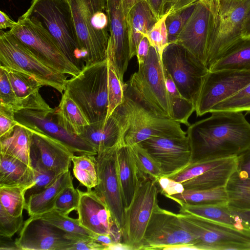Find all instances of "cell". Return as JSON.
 Returning a JSON list of instances; mask_svg holds the SVG:
<instances>
[{
  "label": "cell",
  "mask_w": 250,
  "mask_h": 250,
  "mask_svg": "<svg viewBox=\"0 0 250 250\" xmlns=\"http://www.w3.org/2000/svg\"><path fill=\"white\" fill-rule=\"evenodd\" d=\"M88 237L69 233L34 216L24 222L15 242L19 250H68L73 243Z\"/></svg>",
  "instance_id": "4fadbf2b"
},
{
  "label": "cell",
  "mask_w": 250,
  "mask_h": 250,
  "mask_svg": "<svg viewBox=\"0 0 250 250\" xmlns=\"http://www.w3.org/2000/svg\"><path fill=\"white\" fill-rule=\"evenodd\" d=\"M250 83V69L209 71L205 76L198 95L197 116L209 113L217 104L233 96Z\"/></svg>",
  "instance_id": "5bb4252c"
},
{
  "label": "cell",
  "mask_w": 250,
  "mask_h": 250,
  "mask_svg": "<svg viewBox=\"0 0 250 250\" xmlns=\"http://www.w3.org/2000/svg\"><path fill=\"white\" fill-rule=\"evenodd\" d=\"M198 0H164V14L168 12H173L191 4Z\"/></svg>",
  "instance_id": "f5cc1de1"
},
{
  "label": "cell",
  "mask_w": 250,
  "mask_h": 250,
  "mask_svg": "<svg viewBox=\"0 0 250 250\" xmlns=\"http://www.w3.org/2000/svg\"><path fill=\"white\" fill-rule=\"evenodd\" d=\"M156 181L139 171L137 187L129 206L125 208L122 242L132 250H141L145 233L152 212L158 205Z\"/></svg>",
  "instance_id": "8fae6325"
},
{
  "label": "cell",
  "mask_w": 250,
  "mask_h": 250,
  "mask_svg": "<svg viewBox=\"0 0 250 250\" xmlns=\"http://www.w3.org/2000/svg\"><path fill=\"white\" fill-rule=\"evenodd\" d=\"M108 60V108L106 119L115 109L122 104L124 98V83L119 79L110 60Z\"/></svg>",
  "instance_id": "b9f144b4"
},
{
  "label": "cell",
  "mask_w": 250,
  "mask_h": 250,
  "mask_svg": "<svg viewBox=\"0 0 250 250\" xmlns=\"http://www.w3.org/2000/svg\"><path fill=\"white\" fill-rule=\"evenodd\" d=\"M194 237L183 227L178 214L154 208L147 226L141 250H161L177 244L194 246Z\"/></svg>",
  "instance_id": "9a60e30c"
},
{
  "label": "cell",
  "mask_w": 250,
  "mask_h": 250,
  "mask_svg": "<svg viewBox=\"0 0 250 250\" xmlns=\"http://www.w3.org/2000/svg\"><path fill=\"white\" fill-rule=\"evenodd\" d=\"M216 111L250 112V83L233 96L217 104L209 113Z\"/></svg>",
  "instance_id": "60d3db41"
},
{
  "label": "cell",
  "mask_w": 250,
  "mask_h": 250,
  "mask_svg": "<svg viewBox=\"0 0 250 250\" xmlns=\"http://www.w3.org/2000/svg\"><path fill=\"white\" fill-rule=\"evenodd\" d=\"M225 189L229 208L250 210V178L241 176L236 170L229 179Z\"/></svg>",
  "instance_id": "d6a6232c"
},
{
  "label": "cell",
  "mask_w": 250,
  "mask_h": 250,
  "mask_svg": "<svg viewBox=\"0 0 250 250\" xmlns=\"http://www.w3.org/2000/svg\"><path fill=\"white\" fill-rule=\"evenodd\" d=\"M250 0H210V18L205 65L209 68L243 39Z\"/></svg>",
  "instance_id": "277c9868"
},
{
  "label": "cell",
  "mask_w": 250,
  "mask_h": 250,
  "mask_svg": "<svg viewBox=\"0 0 250 250\" xmlns=\"http://www.w3.org/2000/svg\"><path fill=\"white\" fill-rule=\"evenodd\" d=\"M178 214L198 250H250V232L194 215Z\"/></svg>",
  "instance_id": "7c38bea8"
},
{
  "label": "cell",
  "mask_w": 250,
  "mask_h": 250,
  "mask_svg": "<svg viewBox=\"0 0 250 250\" xmlns=\"http://www.w3.org/2000/svg\"><path fill=\"white\" fill-rule=\"evenodd\" d=\"M54 115L57 122L62 127L79 136L85 127L90 124L82 110L65 91L62 94Z\"/></svg>",
  "instance_id": "f1b7e54d"
},
{
  "label": "cell",
  "mask_w": 250,
  "mask_h": 250,
  "mask_svg": "<svg viewBox=\"0 0 250 250\" xmlns=\"http://www.w3.org/2000/svg\"><path fill=\"white\" fill-rule=\"evenodd\" d=\"M127 83L146 109L156 116L173 119L161 57L154 47L150 45L145 62Z\"/></svg>",
  "instance_id": "52a82bcc"
},
{
  "label": "cell",
  "mask_w": 250,
  "mask_h": 250,
  "mask_svg": "<svg viewBox=\"0 0 250 250\" xmlns=\"http://www.w3.org/2000/svg\"><path fill=\"white\" fill-rule=\"evenodd\" d=\"M139 171L156 181L163 176L158 163L139 144L130 146Z\"/></svg>",
  "instance_id": "f35d334b"
},
{
  "label": "cell",
  "mask_w": 250,
  "mask_h": 250,
  "mask_svg": "<svg viewBox=\"0 0 250 250\" xmlns=\"http://www.w3.org/2000/svg\"><path fill=\"white\" fill-rule=\"evenodd\" d=\"M78 208L80 224L95 234H109L114 242L122 241L121 229L115 223L111 212L104 200L92 189L79 190Z\"/></svg>",
  "instance_id": "d6986e66"
},
{
  "label": "cell",
  "mask_w": 250,
  "mask_h": 250,
  "mask_svg": "<svg viewBox=\"0 0 250 250\" xmlns=\"http://www.w3.org/2000/svg\"><path fill=\"white\" fill-rule=\"evenodd\" d=\"M85 66L107 57L110 40L106 0H67Z\"/></svg>",
  "instance_id": "7a4b0ae2"
},
{
  "label": "cell",
  "mask_w": 250,
  "mask_h": 250,
  "mask_svg": "<svg viewBox=\"0 0 250 250\" xmlns=\"http://www.w3.org/2000/svg\"><path fill=\"white\" fill-rule=\"evenodd\" d=\"M129 58L136 56L138 45L158 19L146 1L135 5L126 15Z\"/></svg>",
  "instance_id": "cb8c5ba5"
},
{
  "label": "cell",
  "mask_w": 250,
  "mask_h": 250,
  "mask_svg": "<svg viewBox=\"0 0 250 250\" xmlns=\"http://www.w3.org/2000/svg\"><path fill=\"white\" fill-rule=\"evenodd\" d=\"M117 147L98 152L96 155L99 183L94 191L105 203L115 223L122 231L125 207L117 174Z\"/></svg>",
  "instance_id": "2e32d148"
},
{
  "label": "cell",
  "mask_w": 250,
  "mask_h": 250,
  "mask_svg": "<svg viewBox=\"0 0 250 250\" xmlns=\"http://www.w3.org/2000/svg\"><path fill=\"white\" fill-rule=\"evenodd\" d=\"M161 60L165 72L171 77L179 93L195 105L208 68L177 43L168 44L163 51Z\"/></svg>",
  "instance_id": "9c48e42d"
},
{
  "label": "cell",
  "mask_w": 250,
  "mask_h": 250,
  "mask_svg": "<svg viewBox=\"0 0 250 250\" xmlns=\"http://www.w3.org/2000/svg\"><path fill=\"white\" fill-rule=\"evenodd\" d=\"M26 188L17 186L0 187V206L10 214L18 217L22 215L26 206Z\"/></svg>",
  "instance_id": "8d00e7d4"
},
{
  "label": "cell",
  "mask_w": 250,
  "mask_h": 250,
  "mask_svg": "<svg viewBox=\"0 0 250 250\" xmlns=\"http://www.w3.org/2000/svg\"><path fill=\"white\" fill-rule=\"evenodd\" d=\"M5 70L0 66V106L11 110L18 102Z\"/></svg>",
  "instance_id": "7dc6e473"
},
{
  "label": "cell",
  "mask_w": 250,
  "mask_h": 250,
  "mask_svg": "<svg viewBox=\"0 0 250 250\" xmlns=\"http://www.w3.org/2000/svg\"><path fill=\"white\" fill-rule=\"evenodd\" d=\"M92 238L98 243L104 245L105 247V250L108 246L112 244L113 243H114L111 236L108 234H94Z\"/></svg>",
  "instance_id": "91938a15"
},
{
  "label": "cell",
  "mask_w": 250,
  "mask_h": 250,
  "mask_svg": "<svg viewBox=\"0 0 250 250\" xmlns=\"http://www.w3.org/2000/svg\"><path fill=\"white\" fill-rule=\"evenodd\" d=\"M124 88L123 102L113 111L123 125L125 145L132 146L154 137L181 138L187 136L180 123L155 115L140 102L127 83H124Z\"/></svg>",
  "instance_id": "3957f363"
},
{
  "label": "cell",
  "mask_w": 250,
  "mask_h": 250,
  "mask_svg": "<svg viewBox=\"0 0 250 250\" xmlns=\"http://www.w3.org/2000/svg\"><path fill=\"white\" fill-rule=\"evenodd\" d=\"M210 18V0H198L175 43L179 44L205 64Z\"/></svg>",
  "instance_id": "7402d4cb"
},
{
  "label": "cell",
  "mask_w": 250,
  "mask_h": 250,
  "mask_svg": "<svg viewBox=\"0 0 250 250\" xmlns=\"http://www.w3.org/2000/svg\"><path fill=\"white\" fill-rule=\"evenodd\" d=\"M168 198L179 205H228L225 187L209 189H185L182 193L173 195Z\"/></svg>",
  "instance_id": "1f68e13d"
},
{
  "label": "cell",
  "mask_w": 250,
  "mask_h": 250,
  "mask_svg": "<svg viewBox=\"0 0 250 250\" xmlns=\"http://www.w3.org/2000/svg\"><path fill=\"white\" fill-rule=\"evenodd\" d=\"M11 237H6L0 236V250H18L15 241L13 242Z\"/></svg>",
  "instance_id": "680465c9"
},
{
  "label": "cell",
  "mask_w": 250,
  "mask_h": 250,
  "mask_svg": "<svg viewBox=\"0 0 250 250\" xmlns=\"http://www.w3.org/2000/svg\"><path fill=\"white\" fill-rule=\"evenodd\" d=\"M90 124L106 119L108 108V60L85 66L67 80L65 91Z\"/></svg>",
  "instance_id": "5b68a950"
},
{
  "label": "cell",
  "mask_w": 250,
  "mask_h": 250,
  "mask_svg": "<svg viewBox=\"0 0 250 250\" xmlns=\"http://www.w3.org/2000/svg\"><path fill=\"white\" fill-rule=\"evenodd\" d=\"M34 184L26 191L25 198L27 200L30 196L41 192L52 185L60 175L47 169L38 164H33Z\"/></svg>",
  "instance_id": "7bdbcfd3"
},
{
  "label": "cell",
  "mask_w": 250,
  "mask_h": 250,
  "mask_svg": "<svg viewBox=\"0 0 250 250\" xmlns=\"http://www.w3.org/2000/svg\"><path fill=\"white\" fill-rule=\"evenodd\" d=\"M34 182L32 167L18 159L0 153V187L17 186L28 189Z\"/></svg>",
  "instance_id": "83f0119b"
},
{
  "label": "cell",
  "mask_w": 250,
  "mask_h": 250,
  "mask_svg": "<svg viewBox=\"0 0 250 250\" xmlns=\"http://www.w3.org/2000/svg\"><path fill=\"white\" fill-rule=\"evenodd\" d=\"M68 250H105V247L90 237L73 243Z\"/></svg>",
  "instance_id": "816d5d0a"
},
{
  "label": "cell",
  "mask_w": 250,
  "mask_h": 250,
  "mask_svg": "<svg viewBox=\"0 0 250 250\" xmlns=\"http://www.w3.org/2000/svg\"><path fill=\"white\" fill-rule=\"evenodd\" d=\"M179 213L194 215L222 223L245 232L247 229L240 217L228 205H179Z\"/></svg>",
  "instance_id": "4316f807"
},
{
  "label": "cell",
  "mask_w": 250,
  "mask_h": 250,
  "mask_svg": "<svg viewBox=\"0 0 250 250\" xmlns=\"http://www.w3.org/2000/svg\"><path fill=\"white\" fill-rule=\"evenodd\" d=\"M106 250H132L128 245L122 242H114L108 246Z\"/></svg>",
  "instance_id": "be15d7a7"
},
{
  "label": "cell",
  "mask_w": 250,
  "mask_h": 250,
  "mask_svg": "<svg viewBox=\"0 0 250 250\" xmlns=\"http://www.w3.org/2000/svg\"><path fill=\"white\" fill-rule=\"evenodd\" d=\"M211 113L188 127L191 161L237 156L250 146V124L242 112Z\"/></svg>",
  "instance_id": "6da1fadb"
},
{
  "label": "cell",
  "mask_w": 250,
  "mask_h": 250,
  "mask_svg": "<svg viewBox=\"0 0 250 250\" xmlns=\"http://www.w3.org/2000/svg\"><path fill=\"white\" fill-rule=\"evenodd\" d=\"M31 132L20 124L7 137L0 139V153L18 159L32 167L30 157Z\"/></svg>",
  "instance_id": "f546056e"
},
{
  "label": "cell",
  "mask_w": 250,
  "mask_h": 250,
  "mask_svg": "<svg viewBox=\"0 0 250 250\" xmlns=\"http://www.w3.org/2000/svg\"><path fill=\"white\" fill-rule=\"evenodd\" d=\"M17 22L11 19L8 15L2 11H0V29L14 28Z\"/></svg>",
  "instance_id": "9f6ffc18"
},
{
  "label": "cell",
  "mask_w": 250,
  "mask_h": 250,
  "mask_svg": "<svg viewBox=\"0 0 250 250\" xmlns=\"http://www.w3.org/2000/svg\"><path fill=\"white\" fill-rule=\"evenodd\" d=\"M79 189L75 188L73 184L66 187L57 197L53 210L68 215L73 210H77L80 201Z\"/></svg>",
  "instance_id": "f6af8a7d"
},
{
  "label": "cell",
  "mask_w": 250,
  "mask_h": 250,
  "mask_svg": "<svg viewBox=\"0 0 250 250\" xmlns=\"http://www.w3.org/2000/svg\"><path fill=\"white\" fill-rule=\"evenodd\" d=\"M165 78L172 110L173 119L188 127L190 125L188 119L195 111V105L179 93L172 79L166 72Z\"/></svg>",
  "instance_id": "e575fe53"
},
{
  "label": "cell",
  "mask_w": 250,
  "mask_h": 250,
  "mask_svg": "<svg viewBox=\"0 0 250 250\" xmlns=\"http://www.w3.org/2000/svg\"><path fill=\"white\" fill-rule=\"evenodd\" d=\"M117 170L125 208L132 199L138 181L139 170L130 146L123 145L116 149Z\"/></svg>",
  "instance_id": "d4e9b609"
},
{
  "label": "cell",
  "mask_w": 250,
  "mask_h": 250,
  "mask_svg": "<svg viewBox=\"0 0 250 250\" xmlns=\"http://www.w3.org/2000/svg\"><path fill=\"white\" fill-rule=\"evenodd\" d=\"M17 25L9 32L33 52L58 71L72 77L82 70L64 55L57 42L41 22L33 17L22 14Z\"/></svg>",
  "instance_id": "30bf717a"
},
{
  "label": "cell",
  "mask_w": 250,
  "mask_h": 250,
  "mask_svg": "<svg viewBox=\"0 0 250 250\" xmlns=\"http://www.w3.org/2000/svg\"><path fill=\"white\" fill-rule=\"evenodd\" d=\"M19 124L15 119L14 112L0 106V139L8 136Z\"/></svg>",
  "instance_id": "c3c4849f"
},
{
  "label": "cell",
  "mask_w": 250,
  "mask_h": 250,
  "mask_svg": "<svg viewBox=\"0 0 250 250\" xmlns=\"http://www.w3.org/2000/svg\"><path fill=\"white\" fill-rule=\"evenodd\" d=\"M161 250H197V248L191 244H177L166 246Z\"/></svg>",
  "instance_id": "6125c7cd"
},
{
  "label": "cell",
  "mask_w": 250,
  "mask_h": 250,
  "mask_svg": "<svg viewBox=\"0 0 250 250\" xmlns=\"http://www.w3.org/2000/svg\"><path fill=\"white\" fill-rule=\"evenodd\" d=\"M243 38L250 39V7L247 13L244 23Z\"/></svg>",
  "instance_id": "94428289"
},
{
  "label": "cell",
  "mask_w": 250,
  "mask_h": 250,
  "mask_svg": "<svg viewBox=\"0 0 250 250\" xmlns=\"http://www.w3.org/2000/svg\"><path fill=\"white\" fill-rule=\"evenodd\" d=\"M73 184L70 170L61 174L56 181L41 192L30 196L25 209L29 216H39L54 209L56 200L66 187Z\"/></svg>",
  "instance_id": "484cf974"
},
{
  "label": "cell",
  "mask_w": 250,
  "mask_h": 250,
  "mask_svg": "<svg viewBox=\"0 0 250 250\" xmlns=\"http://www.w3.org/2000/svg\"><path fill=\"white\" fill-rule=\"evenodd\" d=\"M0 65L28 74L62 94L65 90L66 74L48 64L9 31L0 30Z\"/></svg>",
  "instance_id": "ba28073f"
},
{
  "label": "cell",
  "mask_w": 250,
  "mask_h": 250,
  "mask_svg": "<svg viewBox=\"0 0 250 250\" xmlns=\"http://www.w3.org/2000/svg\"><path fill=\"white\" fill-rule=\"evenodd\" d=\"M0 66L6 71L13 89L19 100L24 99L39 92L40 88L43 86L35 78L28 74L1 65Z\"/></svg>",
  "instance_id": "d590c367"
},
{
  "label": "cell",
  "mask_w": 250,
  "mask_h": 250,
  "mask_svg": "<svg viewBox=\"0 0 250 250\" xmlns=\"http://www.w3.org/2000/svg\"><path fill=\"white\" fill-rule=\"evenodd\" d=\"M139 144L158 163L163 176L176 173L192 160V151L187 136L181 138L154 137Z\"/></svg>",
  "instance_id": "ffe728a7"
},
{
  "label": "cell",
  "mask_w": 250,
  "mask_h": 250,
  "mask_svg": "<svg viewBox=\"0 0 250 250\" xmlns=\"http://www.w3.org/2000/svg\"><path fill=\"white\" fill-rule=\"evenodd\" d=\"M250 69V39H243L227 50L209 68V71Z\"/></svg>",
  "instance_id": "4dcf8cb0"
},
{
  "label": "cell",
  "mask_w": 250,
  "mask_h": 250,
  "mask_svg": "<svg viewBox=\"0 0 250 250\" xmlns=\"http://www.w3.org/2000/svg\"><path fill=\"white\" fill-rule=\"evenodd\" d=\"M106 11L110 30L107 57L119 79L124 83V76L130 60L124 0H106Z\"/></svg>",
  "instance_id": "ac0fdd59"
},
{
  "label": "cell",
  "mask_w": 250,
  "mask_h": 250,
  "mask_svg": "<svg viewBox=\"0 0 250 250\" xmlns=\"http://www.w3.org/2000/svg\"><path fill=\"white\" fill-rule=\"evenodd\" d=\"M123 124L113 112L107 120L90 124L80 135L91 144L97 153L125 145Z\"/></svg>",
  "instance_id": "603a6c76"
},
{
  "label": "cell",
  "mask_w": 250,
  "mask_h": 250,
  "mask_svg": "<svg viewBox=\"0 0 250 250\" xmlns=\"http://www.w3.org/2000/svg\"><path fill=\"white\" fill-rule=\"evenodd\" d=\"M150 45L147 38L144 37L141 40L137 49V58L138 64L144 63L150 48Z\"/></svg>",
  "instance_id": "db71d44e"
},
{
  "label": "cell",
  "mask_w": 250,
  "mask_h": 250,
  "mask_svg": "<svg viewBox=\"0 0 250 250\" xmlns=\"http://www.w3.org/2000/svg\"><path fill=\"white\" fill-rule=\"evenodd\" d=\"M236 171L241 175L250 178V146L236 156Z\"/></svg>",
  "instance_id": "f907efd6"
},
{
  "label": "cell",
  "mask_w": 250,
  "mask_h": 250,
  "mask_svg": "<svg viewBox=\"0 0 250 250\" xmlns=\"http://www.w3.org/2000/svg\"><path fill=\"white\" fill-rule=\"evenodd\" d=\"M23 224L22 215L13 216L0 206V236L12 237L22 227Z\"/></svg>",
  "instance_id": "bcb514c9"
},
{
  "label": "cell",
  "mask_w": 250,
  "mask_h": 250,
  "mask_svg": "<svg viewBox=\"0 0 250 250\" xmlns=\"http://www.w3.org/2000/svg\"><path fill=\"white\" fill-rule=\"evenodd\" d=\"M52 111L22 109L14 112L16 120L21 125L38 129L60 141L74 153L96 155V149L81 137L71 134L53 119Z\"/></svg>",
  "instance_id": "e0dca14e"
},
{
  "label": "cell",
  "mask_w": 250,
  "mask_h": 250,
  "mask_svg": "<svg viewBox=\"0 0 250 250\" xmlns=\"http://www.w3.org/2000/svg\"><path fill=\"white\" fill-rule=\"evenodd\" d=\"M144 0L146 1V0H124V10L126 16L135 5Z\"/></svg>",
  "instance_id": "e7e4bbea"
},
{
  "label": "cell",
  "mask_w": 250,
  "mask_h": 250,
  "mask_svg": "<svg viewBox=\"0 0 250 250\" xmlns=\"http://www.w3.org/2000/svg\"><path fill=\"white\" fill-rule=\"evenodd\" d=\"M39 216L69 233L82 234L91 237L94 235L83 227L80 224L78 218L70 217L68 215L62 214L55 210H52Z\"/></svg>",
  "instance_id": "74e56055"
},
{
  "label": "cell",
  "mask_w": 250,
  "mask_h": 250,
  "mask_svg": "<svg viewBox=\"0 0 250 250\" xmlns=\"http://www.w3.org/2000/svg\"><path fill=\"white\" fill-rule=\"evenodd\" d=\"M26 127L31 132L32 165H40L58 175L70 170L74 155L72 151L60 141L38 129Z\"/></svg>",
  "instance_id": "44dd1931"
},
{
  "label": "cell",
  "mask_w": 250,
  "mask_h": 250,
  "mask_svg": "<svg viewBox=\"0 0 250 250\" xmlns=\"http://www.w3.org/2000/svg\"><path fill=\"white\" fill-rule=\"evenodd\" d=\"M146 1L158 20L164 15V0H146Z\"/></svg>",
  "instance_id": "11a10c76"
},
{
  "label": "cell",
  "mask_w": 250,
  "mask_h": 250,
  "mask_svg": "<svg viewBox=\"0 0 250 250\" xmlns=\"http://www.w3.org/2000/svg\"><path fill=\"white\" fill-rule=\"evenodd\" d=\"M72 163L75 177L87 189H92L98 184L99 176L96 155H74Z\"/></svg>",
  "instance_id": "836d02e7"
},
{
  "label": "cell",
  "mask_w": 250,
  "mask_h": 250,
  "mask_svg": "<svg viewBox=\"0 0 250 250\" xmlns=\"http://www.w3.org/2000/svg\"><path fill=\"white\" fill-rule=\"evenodd\" d=\"M156 182L159 192L167 198L173 195L181 193L185 189L182 183L177 182L167 176L161 177Z\"/></svg>",
  "instance_id": "681fc988"
},
{
  "label": "cell",
  "mask_w": 250,
  "mask_h": 250,
  "mask_svg": "<svg viewBox=\"0 0 250 250\" xmlns=\"http://www.w3.org/2000/svg\"><path fill=\"white\" fill-rule=\"evenodd\" d=\"M23 15L40 21L65 57L82 70L85 66L67 0H31Z\"/></svg>",
  "instance_id": "8992f818"
},
{
  "label": "cell",
  "mask_w": 250,
  "mask_h": 250,
  "mask_svg": "<svg viewBox=\"0 0 250 250\" xmlns=\"http://www.w3.org/2000/svg\"><path fill=\"white\" fill-rule=\"evenodd\" d=\"M231 208L233 212L240 217L246 227L250 231V210Z\"/></svg>",
  "instance_id": "6f0895ef"
},
{
  "label": "cell",
  "mask_w": 250,
  "mask_h": 250,
  "mask_svg": "<svg viewBox=\"0 0 250 250\" xmlns=\"http://www.w3.org/2000/svg\"><path fill=\"white\" fill-rule=\"evenodd\" d=\"M170 13L169 11L165 14L158 20L145 35V37L147 38L150 45L156 49L161 57L164 49L169 44L166 20Z\"/></svg>",
  "instance_id": "ee69618b"
},
{
  "label": "cell",
  "mask_w": 250,
  "mask_h": 250,
  "mask_svg": "<svg viewBox=\"0 0 250 250\" xmlns=\"http://www.w3.org/2000/svg\"><path fill=\"white\" fill-rule=\"evenodd\" d=\"M196 2L170 12L167 15L166 20V25L169 44L176 42L180 33L193 13Z\"/></svg>",
  "instance_id": "ab89813d"
}]
</instances>
